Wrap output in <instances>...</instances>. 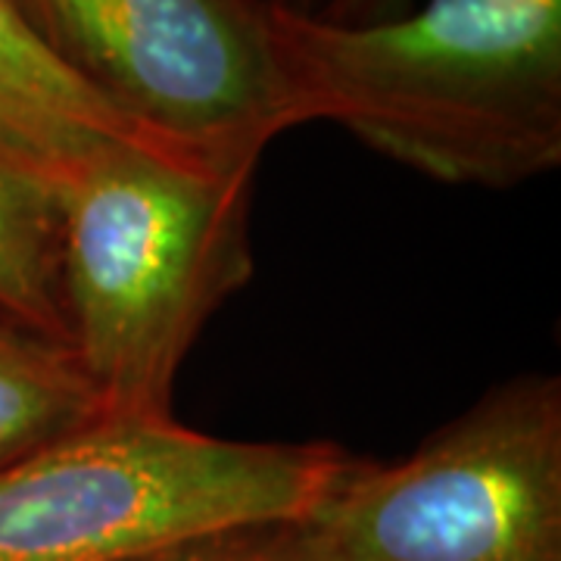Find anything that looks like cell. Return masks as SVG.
Returning <instances> with one entry per match:
<instances>
[{"label": "cell", "mask_w": 561, "mask_h": 561, "mask_svg": "<svg viewBox=\"0 0 561 561\" xmlns=\"http://www.w3.org/2000/svg\"><path fill=\"white\" fill-rule=\"evenodd\" d=\"M253 181L110 144L57 187L69 350L106 415L175 419L181 365L253 278Z\"/></svg>", "instance_id": "cell-2"}, {"label": "cell", "mask_w": 561, "mask_h": 561, "mask_svg": "<svg viewBox=\"0 0 561 561\" xmlns=\"http://www.w3.org/2000/svg\"><path fill=\"white\" fill-rule=\"evenodd\" d=\"M103 415L76 353L0 312V468Z\"/></svg>", "instance_id": "cell-7"}, {"label": "cell", "mask_w": 561, "mask_h": 561, "mask_svg": "<svg viewBox=\"0 0 561 561\" xmlns=\"http://www.w3.org/2000/svg\"><path fill=\"white\" fill-rule=\"evenodd\" d=\"M110 144L162 153L69 76L28 32L13 3L0 0V160L32 172L57 194L81 162Z\"/></svg>", "instance_id": "cell-6"}, {"label": "cell", "mask_w": 561, "mask_h": 561, "mask_svg": "<svg viewBox=\"0 0 561 561\" xmlns=\"http://www.w3.org/2000/svg\"><path fill=\"white\" fill-rule=\"evenodd\" d=\"M328 561H561V381L518 375L306 518Z\"/></svg>", "instance_id": "cell-4"}, {"label": "cell", "mask_w": 561, "mask_h": 561, "mask_svg": "<svg viewBox=\"0 0 561 561\" xmlns=\"http://www.w3.org/2000/svg\"><path fill=\"white\" fill-rule=\"evenodd\" d=\"M415 3L419 0H328L319 20L334 25H378V22L397 20Z\"/></svg>", "instance_id": "cell-10"}, {"label": "cell", "mask_w": 561, "mask_h": 561, "mask_svg": "<svg viewBox=\"0 0 561 561\" xmlns=\"http://www.w3.org/2000/svg\"><path fill=\"white\" fill-rule=\"evenodd\" d=\"M265 3L297 125H341L459 187L505 191L561 165V0H419L378 25Z\"/></svg>", "instance_id": "cell-1"}, {"label": "cell", "mask_w": 561, "mask_h": 561, "mask_svg": "<svg viewBox=\"0 0 561 561\" xmlns=\"http://www.w3.org/2000/svg\"><path fill=\"white\" fill-rule=\"evenodd\" d=\"M272 3H278L290 13H300V16H319L328 0H272Z\"/></svg>", "instance_id": "cell-11"}, {"label": "cell", "mask_w": 561, "mask_h": 561, "mask_svg": "<svg viewBox=\"0 0 561 561\" xmlns=\"http://www.w3.org/2000/svg\"><path fill=\"white\" fill-rule=\"evenodd\" d=\"M353 459L328 440L103 415L0 468V561H122L221 527L306 522Z\"/></svg>", "instance_id": "cell-3"}, {"label": "cell", "mask_w": 561, "mask_h": 561, "mask_svg": "<svg viewBox=\"0 0 561 561\" xmlns=\"http://www.w3.org/2000/svg\"><path fill=\"white\" fill-rule=\"evenodd\" d=\"M122 561H328V556L306 522H262L162 542Z\"/></svg>", "instance_id": "cell-9"}, {"label": "cell", "mask_w": 561, "mask_h": 561, "mask_svg": "<svg viewBox=\"0 0 561 561\" xmlns=\"http://www.w3.org/2000/svg\"><path fill=\"white\" fill-rule=\"evenodd\" d=\"M62 69L162 153L256 169L300 128L265 0H10Z\"/></svg>", "instance_id": "cell-5"}, {"label": "cell", "mask_w": 561, "mask_h": 561, "mask_svg": "<svg viewBox=\"0 0 561 561\" xmlns=\"http://www.w3.org/2000/svg\"><path fill=\"white\" fill-rule=\"evenodd\" d=\"M0 312L69 346L54 187L0 160Z\"/></svg>", "instance_id": "cell-8"}]
</instances>
